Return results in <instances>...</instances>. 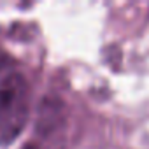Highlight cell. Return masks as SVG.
<instances>
[{"mask_svg":"<svg viewBox=\"0 0 149 149\" xmlns=\"http://www.w3.org/2000/svg\"><path fill=\"white\" fill-rule=\"evenodd\" d=\"M30 112L28 83L18 70L0 72V146L13 142L26 125Z\"/></svg>","mask_w":149,"mask_h":149,"instance_id":"cell-1","label":"cell"},{"mask_svg":"<svg viewBox=\"0 0 149 149\" xmlns=\"http://www.w3.org/2000/svg\"><path fill=\"white\" fill-rule=\"evenodd\" d=\"M6 68H7V60L4 54H0V72H4Z\"/></svg>","mask_w":149,"mask_h":149,"instance_id":"cell-2","label":"cell"},{"mask_svg":"<svg viewBox=\"0 0 149 149\" xmlns=\"http://www.w3.org/2000/svg\"><path fill=\"white\" fill-rule=\"evenodd\" d=\"M23 149H39V146H37V144H32V142H30V144H26V146H25Z\"/></svg>","mask_w":149,"mask_h":149,"instance_id":"cell-3","label":"cell"}]
</instances>
